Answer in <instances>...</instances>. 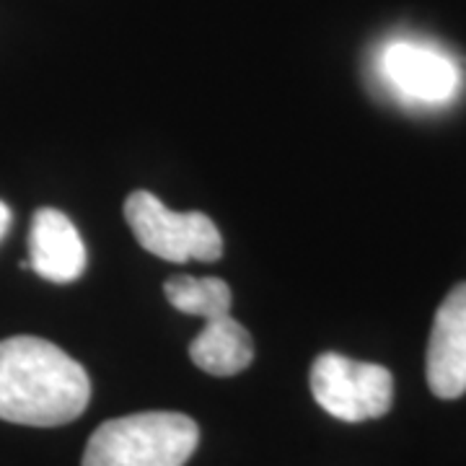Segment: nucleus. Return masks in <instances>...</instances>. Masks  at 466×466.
<instances>
[{"instance_id":"nucleus-1","label":"nucleus","mask_w":466,"mask_h":466,"mask_svg":"<svg viewBox=\"0 0 466 466\" xmlns=\"http://www.w3.org/2000/svg\"><path fill=\"white\" fill-rule=\"evenodd\" d=\"M91 400L86 368L42 337L0 339V420L57 428L84 415Z\"/></svg>"},{"instance_id":"nucleus-2","label":"nucleus","mask_w":466,"mask_h":466,"mask_svg":"<svg viewBox=\"0 0 466 466\" xmlns=\"http://www.w3.org/2000/svg\"><path fill=\"white\" fill-rule=\"evenodd\" d=\"M200 428L182 412H137L101 422L88 438L84 466H184Z\"/></svg>"},{"instance_id":"nucleus-3","label":"nucleus","mask_w":466,"mask_h":466,"mask_svg":"<svg viewBox=\"0 0 466 466\" xmlns=\"http://www.w3.org/2000/svg\"><path fill=\"white\" fill-rule=\"evenodd\" d=\"M125 218L137 244L167 262H218L223 236L205 213H174L153 192L135 189L125 200Z\"/></svg>"},{"instance_id":"nucleus-4","label":"nucleus","mask_w":466,"mask_h":466,"mask_svg":"<svg viewBox=\"0 0 466 466\" xmlns=\"http://www.w3.org/2000/svg\"><path fill=\"white\" fill-rule=\"evenodd\" d=\"M317 404L342 422L383 417L394 401V376L379 363H360L339 352H321L311 366Z\"/></svg>"},{"instance_id":"nucleus-5","label":"nucleus","mask_w":466,"mask_h":466,"mask_svg":"<svg viewBox=\"0 0 466 466\" xmlns=\"http://www.w3.org/2000/svg\"><path fill=\"white\" fill-rule=\"evenodd\" d=\"M383 86L404 104L441 106L461 88V70L449 52L415 39H394L379 52Z\"/></svg>"},{"instance_id":"nucleus-6","label":"nucleus","mask_w":466,"mask_h":466,"mask_svg":"<svg viewBox=\"0 0 466 466\" xmlns=\"http://www.w3.org/2000/svg\"><path fill=\"white\" fill-rule=\"evenodd\" d=\"M425 370L438 400L466 394V283L456 285L435 314Z\"/></svg>"},{"instance_id":"nucleus-7","label":"nucleus","mask_w":466,"mask_h":466,"mask_svg":"<svg viewBox=\"0 0 466 466\" xmlns=\"http://www.w3.org/2000/svg\"><path fill=\"white\" fill-rule=\"evenodd\" d=\"M86 247L70 218L55 208H39L29 231V267L50 283H73L84 275Z\"/></svg>"},{"instance_id":"nucleus-8","label":"nucleus","mask_w":466,"mask_h":466,"mask_svg":"<svg viewBox=\"0 0 466 466\" xmlns=\"http://www.w3.org/2000/svg\"><path fill=\"white\" fill-rule=\"evenodd\" d=\"M189 358L205 373L226 379L249 368L254 360V342L251 334L231 319V314H226L205 321L202 332L189 345Z\"/></svg>"},{"instance_id":"nucleus-9","label":"nucleus","mask_w":466,"mask_h":466,"mask_svg":"<svg viewBox=\"0 0 466 466\" xmlns=\"http://www.w3.org/2000/svg\"><path fill=\"white\" fill-rule=\"evenodd\" d=\"M164 296L182 314L202 317L205 321L231 314L233 293L220 278H192L174 275L164 283Z\"/></svg>"},{"instance_id":"nucleus-10","label":"nucleus","mask_w":466,"mask_h":466,"mask_svg":"<svg viewBox=\"0 0 466 466\" xmlns=\"http://www.w3.org/2000/svg\"><path fill=\"white\" fill-rule=\"evenodd\" d=\"M8 226H11V208H8L5 202L0 200V238L5 236Z\"/></svg>"}]
</instances>
